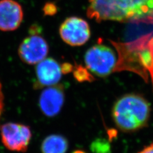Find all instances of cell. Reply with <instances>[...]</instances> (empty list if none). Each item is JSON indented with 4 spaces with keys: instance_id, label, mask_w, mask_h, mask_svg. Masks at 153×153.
Wrapping results in <instances>:
<instances>
[{
    "instance_id": "cell-10",
    "label": "cell",
    "mask_w": 153,
    "mask_h": 153,
    "mask_svg": "<svg viewBox=\"0 0 153 153\" xmlns=\"http://www.w3.org/2000/svg\"><path fill=\"white\" fill-rule=\"evenodd\" d=\"M69 142L63 135L52 134L45 137L41 144L42 153H66Z\"/></svg>"
},
{
    "instance_id": "cell-4",
    "label": "cell",
    "mask_w": 153,
    "mask_h": 153,
    "mask_svg": "<svg viewBox=\"0 0 153 153\" xmlns=\"http://www.w3.org/2000/svg\"><path fill=\"white\" fill-rule=\"evenodd\" d=\"M1 142L7 149L25 152L30 145L32 133L30 128L17 123H7L0 128Z\"/></svg>"
},
{
    "instance_id": "cell-6",
    "label": "cell",
    "mask_w": 153,
    "mask_h": 153,
    "mask_svg": "<svg viewBox=\"0 0 153 153\" xmlns=\"http://www.w3.org/2000/svg\"><path fill=\"white\" fill-rule=\"evenodd\" d=\"M48 53L49 45L36 32H30V35L22 40L18 49L20 59L27 65H37L46 58Z\"/></svg>"
},
{
    "instance_id": "cell-7",
    "label": "cell",
    "mask_w": 153,
    "mask_h": 153,
    "mask_svg": "<svg viewBox=\"0 0 153 153\" xmlns=\"http://www.w3.org/2000/svg\"><path fill=\"white\" fill-rule=\"evenodd\" d=\"M65 103V90L61 84L46 87L42 92L38 104L40 111L47 117L58 114Z\"/></svg>"
},
{
    "instance_id": "cell-5",
    "label": "cell",
    "mask_w": 153,
    "mask_h": 153,
    "mask_svg": "<svg viewBox=\"0 0 153 153\" xmlns=\"http://www.w3.org/2000/svg\"><path fill=\"white\" fill-rule=\"evenodd\" d=\"M59 33L62 40L72 47L84 45L91 37L88 22L82 18L75 16L66 18L61 23Z\"/></svg>"
},
{
    "instance_id": "cell-9",
    "label": "cell",
    "mask_w": 153,
    "mask_h": 153,
    "mask_svg": "<svg viewBox=\"0 0 153 153\" xmlns=\"http://www.w3.org/2000/svg\"><path fill=\"white\" fill-rule=\"evenodd\" d=\"M21 5L14 0H0V31H15L23 20Z\"/></svg>"
},
{
    "instance_id": "cell-15",
    "label": "cell",
    "mask_w": 153,
    "mask_h": 153,
    "mask_svg": "<svg viewBox=\"0 0 153 153\" xmlns=\"http://www.w3.org/2000/svg\"><path fill=\"white\" fill-rule=\"evenodd\" d=\"M73 153H86L84 151H81V150H76L73 152Z\"/></svg>"
},
{
    "instance_id": "cell-1",
    "label": "cell",
    "mask_w": 153,
    "mask_h": 153,
    "mask_svg": "<svg viewBox=\"0 0 153 153\" xmlns=\"http://www.w3.org/2000/svg\"><path fill=\"white\" fill-rule=\"evenodd\" d=\"M87 16L96 21L153 22V0H89Z\"/></svg>"
},
{
    "instance_id": "cell-13",
    "label": "cell",
    "mask_w": 153,
    "mask_h": 153,
    "mask_svg": "<svg viewBox=\"0 0 153 153\" xmlns=\"http://www.w3.org/2000/svg\"><path fill=\"white\" fill-rule=\"evenodd\" d=\"M4 107V97L2 91V85L1 82H0V119H1V114L3 111Z\"/></svg>"
},
{
    "instance_id": "cell-2",
    "label": "cell",
    "mask_w": 153,
    "mask_h": 153,
    "mask_svg": "<svg viewBox=\"0 0 153 153\" xmlns=\"http://www.w3.org/2000/svg\"><path fill=\"white\" fill-rule=\"evenodd\" d=\"M151 107L147 100L136 94H127L113 105L112 116L114 123L124 132H133L145 127L149 121Z\"/></svg>"
},
{
    "instance_id": "cell-11",
    "label": "cell",
    "mask_w": 153,
    "mask_h": 153,
    "mask_svg": "<svg viewBox=\"0 0 153 153\" xmlns=\"http://www.w3.org/2000/svg\"><path fill=\"white\" fill-rule=\"evenodd\" d=\"M93 153H111V146L109 143L105 139L98 138L94 140L90 146Z\"/></svg>"
},
{
    "instance_id": "cell-14",
    "label": "cell",
    "mask_w": 153,
    "mask_h": 153,
    "mask_svg": "<svg viewBox=\"0 0 153 153\" xmlns=\"http://www.w3.org/2000/svg\"><path fill=\"white\" fill-rule=\"evenodd\" d=\"M138 153H153V143L144 147L142 150H141Z\"/></svg>"
},
{
    "instance_id": "cell-3",
    "label": "cell",
    "mask_w": 153,
    "mask_h": 153,
    "mask_svg": "<svg viewBox=\"0 0 153 153\" xmlns=\"http://www.w3.org/2000/svg\"><path fill=\"white\" fill-rule=\"evenodd\" d=\"M85 68L94 75L105 77L116 71L118 60L111 47L102 44L94 45L84 55Z\"/></svg>"
},
{
    "instance_id": "cell-12",
    "label": "cell",
    "mask_w": 153,
    "mask_h": 153,
    "mask_svg": "<svg viewBox=\"0 0 153 153\" xmlns=\"http://www.w3.org/2000/svg\"><path fill=\"white\" fill-rule=\"evenodd\" d=\"M74 76L79 82H84V81H91L92 76L88 72V70L81 66L76 67L74 71Z\"/></svg>"
},
{
    "instance_id": "cell-8",
    "label": "cell",
    "mask_w": 153,
    "mask_h": 153,
    "mask_svg": "<svg viewBox=\"0 0 153 153\" xmlns=\"http://www.w3.org/2000/svg\"><path fill=\"white\" fill-rule=\"evenodd\" d=\"M34 87L40 89L57 84L63 75L61 65L53 58H45L36 65Z\"/></svg>"
}]
</instances>
